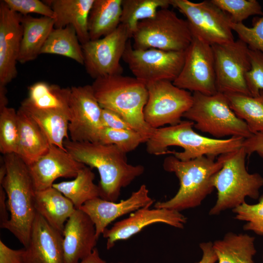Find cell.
Instances as JSON below:
<instances>
[{"instance_id": "obj_1", "label": "cell", "mask_w": 263, "mask_h": 263, "mask_svg": "<svg viewBox=\"0 0 263 263\" xmlns=\"http://www.w3.org/2000/svg\"><path fill=\"white\" fill-rule=\"evenodd\" d=\"M64 147L76 161L97 169L99 197L117 202L121 189L127 187L145 171L143 165L128 163L126 153L114 145L99 142H75L65 139Z\"/></svg>"}, {"instance_id": "obj_2", "label": "cell", "mask_w": 263, "mask_h": 263, "mask_svg": "<svg viewBox=\"0 0 263 263\" xmlns=\"http://www.w3.org/2000/svg\"><path fill=\"white\" fill-rule=\"evenodd\" d=\"M194 123L187 120L179 124L155 129L146 143L150 154H172L182 161L206 156L215 159L218 156L236 150L242 147L244 138H212L193 130Z\"/></svg>"}, {"instance_id": "obj_3", "label": "cell", "mask_w": 263, "mask_h": 263, "mask_svg": "<svg viewBox=\"0 0 263 263\" xmlns=\"http://www.w3.org/2000/svg\"><path fill=\"white\" fill-rule=\"evenodd\" d=\"M91 86L101 107L118 114L146 143L155 129L144 117L148 98L146 85L134 77L122 74L96 78Z\"/></svg>"}, {"instance_id": "obj_4", "label": "cell", "mask_w": 263, "mask_h": 263, "mask_svg": "<svg viewBox=\"0 0 263 263\" xmlns=\"http://www.w3.org/2000/svg\"><path fill=\"white\" fill-rule=\"evenodd\" d=\"M226 154L220 155L217 160L206 156L188 161L180 160L174 155L166 157L163 169L175 174L180 187L173 197L155 203L154 207L180 212L200 206L214 189L213 177L222 168Z\"/></svg>"}, {"instance_id": "obj_5", "label": "cell", "mask_w": 263, "mask_h": 263, "mask_svg": "<svg viewBox=\"0 0 263 263\" xmlns=\"http://www.w3.org/2000/svg\"><path fill=\"white\" fill-rule=\"evenodd\" d=\"M6 174L0 185L7 195L9 219L0 227L12 233L26 248L37 213L36 191L28 166L16 153L3 155Z\"/></svg>"}, {"instance_id": "obj_6", "label": "cell", "mask_w": 263, "mask_h": 263, "mask_svg": "<svg viewBox=\"0 0 263 263\" xmlns=\"http://www.w3.org/2000/svg\"><path fill=\"white\" fill-rule=\"evenodd\" d=\"M247 154L243 147L226 154L222 168L214 175L212 184L217 190V199L209 214L218 215L233 209L246 202V197L259 198L263 186V177L258 173H249L245 165Z\"/></svg>"}, {"instance_id": "obj_7", "label": "cell", "mask_w": 263, "mask_h": 263, "mask_svg": "<svg viewBox=\"0 0 263 263\" xmlns=\"http://www.w3.org/2000/svg\"><path fill=\"white\" fill-rule=\"evenodd\" d=\"M192 97V104L183 117L192 121L196 130L216 139L226 136L246 139L253 134L231 109L224 94L209 95L193 92Z\"/></svg>"}, {"instance_id": "obj_8", "label": "cell", "mask_w": 263, "mask_h": 263, "mask_svg": "<svg viewBox=\"0 0 263 263\" xmlns=\"http://www.w3.org/2000/svg\"><path fill=\"white\" fill-rule=\"evenodd\" d=\"M132 38L136 49L184 51L193 37L187 20L168 8H162L153 18L140 21Z\"/></svg>"}, {"instance_id": "obj_9", "label": "cell", "mask_w": 263, "mask_h": 263, "mask_svg": "<svg viewBox=\"0 0 263 263\" xmlns=\"http://www.w3.org/2000/svg\"><path fill=\"white\" fill-rule=\"evenodd\" d=\"M171 5L186 17L193 38L211 46L235 40L229 16L211 0H171Z\"/></svg>"}, {"instance_id": "obj_10", "label": "cell", "mask_w": 263, "mask_h": 263, "mask_svg": "<svg viewBox=\"0 0 263 263\" xmlns=\"http://www.w3.org/2000/svg\"><path fill=\"white\" fill-rule=\"evenodd\" d=\"M146 86L148 98L143 112L146 122L153 129L181 122L192 104V94L169 80L152 82Z\"/></svg>"}, {"instance_id": "obj_11", "label": "cell", "mask_w": 263, "mask_h": 263, "mask_svg": "<svg viewBox=\"0 0 263 263\" xmlns=\"http://www.w3.org/2000/svg\"><path fill=\"white\" fill-rule=\"evenodd\" d=\"M184 51H167L150 48L136 49L129 40L122 59L137 79L146 85L150 83L169 80L173 82L183 66Z\"/></svg>"}, {"instance_id": "obj_12", "label": "cell", "mask_w": 263, "mask_h": 263, "mask_svg": "<svg viewBox=\"0 0 263 263\" xmlns=\"http://www.w3.org/2000/svg\"><path fill=\"white\" fill-rule=\"evenodd\" d=\"M211 47L218 92L251 95L245 81V75L251 68L247 45L238 39Z\"/></svg>"}, {"instance_id": "obj_13", "label": "cell", "mask_w": 263, "mask_h": 263, "mask_svg": "<svg viewBox=\"0 0 263 263\" xmlns=\"http://www.w3.org/2000/svg\"><path fill=\"white\" fill-rule=\"evenodd\" d=\"M130 38L126 27L120 24L108 35L81 45L87 73L94 79L122 75L120 60Z\"/></svg>"}, {"instance_id": "obj_14", "label": "cell", "mask_w": 263, "mask_h": 263, "mask_svg": "<svg viewBox=\"0 0 263 263\" xmlns=\"http://www.w3.org/2000/svg\"><path fill=\"white\" fill-rule=\"evenodd\" d=\"M172 82L176 87L193 93L209 95L216 94L218 91L211 46L193 38L186 50L182 69Z\"/></svg>"}, {"instance_id": "obj_15", "label": "cell", "mask_w": 263, "mask_h": 263, "mask_svg": "<svg viewBox=\"0 0 263 263\" xmlns=\"http://www.w3.org/2000/svg\"><path fill=\"white\" fill-rule=\"evenodd\" d=\"M69 110L70 139L75 142H99L104 128L101 118L102 108L91 85L71 87Z\"/></svg>"}, {"instance_id": "obj_16", "label": "cell", "mask_w": 263, "mask_h": 263, "mask_svg": "<svg viewBox=\"0 0 263 263\" xmlns=\"http://www.w3.org/2000/svg\"><path fill=\"white\" fill-rule=\"evenodd\" d=\"M187 222V218L179 211L164 208L150 209L147 206L115 223L110 228H107L102 235L107 239L106 248L109 250L117 242L128 239L152 224L163 223L183 229Z\"/></svg>"}, {"instance_id": "obj_17", "label": "cell", "mask_w": 263, "mask_h": 263, "mask_svg": "<svg viewBox=\"0 0 263 263\" xmlns=\"http://www.w3.org/2000/svg\"><path fill=\"white\" fill-rule=\"evenodd\" d=\"M21 15L0 1V85L6 86L18 75L16 64L22 36Z\"/></svg>"}, {"instance_id": "obj_18", "label": "cell", "mask_w": 263, "mask_h": 263, "mask_svg": "<svg viewBox=\"0 0 263 263\" xmlns=\"http://www.w3.org/2000/svg\"><path fill=\"white\" fill-rule=\"evenodd\" d=\"M153 202L149 195L147 186L143 184L129 198L119 202L97 197L87 202L79 209L87 214L94 224L98 239L112 222L141 208L150 207Z\"/></svg>"}, {"instance_id": "obj_19", "label": "cell", "mask_w": 263, "mask_h": 263, "mask_svg": "<svg viewBox=\"0 0 263 263\" xmlns=\"http://www.w3.org/2000/svg\"><path fill=\"white\" fill-rule=\"evenodd\" d=\"M28 166L35 190L38 191L52 187L59 178H75L86 166L66 150L51 145L46 153Z\"/></svg>"}, {"instance_id": "obj_20", "label": "cell", "mask_w": 263, "mask_h": 263, "mask_svg": "<svg viewBox=\"0 0 263 263\" xmlns=\"http://www.w3.org/2000/svg\"><path fill=\"white\" fill-rule=\"evenodd\" d=\"M23 263H64L62 234L37 212Z\"/></svg>"}, {"instance_id": "obj_21", "label": "cell", "mask_w": 263, "mask_h": 263, "mask_svg": "<svg viewBox=\"0 0 263 263\" xmlns=\"http://www.w3.org/2000/svg\"><path fill=\"white\" fill-rule=\"evenodd\" d=\"M62 235L64 263H79L92 252L98 240L94 224L80 209L67 220Z\"/></svg>"}, {"instance_id": "obj_22", "label": "cell", "mask_w": 263, "mask_h": 263, "mask_svg": "<svg viewBox=\"0 0 263 263\" xmlns=\"http://www.w3.org/2000/svg\"><path fill=\"white\" fill-rule=\"evenodd\" d=\"M94 0H46L55 14V28L73 26L81 45L90 39L89 14Z\"/></svg>"}, {"instance_id": "obj_23", "label": "cell", "mask_w": 263, "mask_h": 263, "mask_svg": "<svg viewBox=\"0 0 263 263\" xmlns=\"http://www.w3.org/2000/svg\"><path fill=\"white\" fill-rule=\"evenodd\" d=\"M22 36L18 62L24 64L36 59L51 32L54 19L41 16H22Z\"/></svg>"}, {"instance_id": "obj_24", "label": "cell", "mask_w": 263, "mask_h": 263, "mask_svg": "<svg viewBox=\"0 0 263 263\" xmlns=\"http://www.w3.org/2000/svg\"><path fill=\"white\" fill-rule=\"evenodd\" d=\"M17 115L19 140L16 154L29 166L46 153L51 144L37 124L20 108Z\"/></svg>"}, {"instance_id": "obj_25", "label": "cell", "mask_w": 263, "mask_h": 263, "mask_svg": "<svg viewBox=\"0 0 263 263\" xmlns=\"http://www.w3.org/2000/svg\"><path fill=\"white\" fill-rule=\"evenodd\" d=\"M36 211L62 234L65 223L76 208L73 203L53 187L36 191Z\"/></svg>"}, {"instance_id": "obj_26", "label": "cell", "mask_w": 263, "mask_h": 263, "mask_svg": "<svg viewBox=\"0 0 263 263\" xmlns=\"http://www.w3.org/2000/svg\"><path fill=\"white\" fill-rule=\"evenodd\" d=\"M218 263H255V238L245 233L228 232L212 243Z\"/></svg>"}, {"instance_id": "obj_27", "label": "cell", "mask_w": 263, "mask_h": 263, "mask_svg": "<svg viewBox=\"0 0 263 263\" xmlns=\"http://www.w3.org/2000/svg\"><path fill=\"white\" fill-rule=\"evenodd\" d=\"M70 94L71 87L38 81L28 87V96L24 100L36 108L61 113L70 117Z\"/></svg>"}, {"instance_id": "obj_28", "label": "cell", "mask_w": 263, "mask_h": 263, "mask_svg": "<svg viewBox=\"0 0 263 263\" xmlns=\"http://www.w3.org/2000/svg\"><path fill=\"white\" fill-rule=\"evenodd\" d=\"M39 127L51 145L66 150L64 141L69 139V116L51 111L38 109L23 100L19 107Z\"/></svg>"}, {"instance_id": "obj_29", "label": "cell", "mask_w": 263, "mask_h": 263, "mask_svg": "<svg viewBox=\"0 0 263 263\" xmlns=\"http://www.w3.org/2000/svg\"><path fill=\"white\" fill-rule=\"evenodd\" d=\"M122 0H94L88 19L90 39L96 40L116 30L120 24Z\"/></svg>"}, {"instance_id": "obj_30", "label": "cell", "mask_w": 263, "mask_h": 263, "mask_svg": "<svg viewBox=\"0 0 263 263\" xmlns=\"http://www.w3.org/2000/svg\"><path fill=\"white\" fill-rule=\"evenodd\" d=\"M94 178L92 169L86 166L74 180L54 183L52 187L68 198L76 209H79L87 202L99 197V188L94 183Z\"/></svg>"}, {"instance_id": "obj_31", "label": "cell", "mask_w": 263, "mask_h": 263, "mask_svg": "<svg viewBox=\"0 0 263 263\" xmlns=\"http://www.w3.org/2000/svg\"><path fill=\"white\" fill-rule=\"evenodd\" d=\"M229 105L241 119L247 124L252 134L263 132V90L256 96L225 93Z\"/></svg>"}, {"instance_id": "obj_32", "label": "cell", "mask_w": 263, "mask_h": 263, "mask_svg": "<svg viewBox=\"0 0 263 263\" xmlns=\"http://www.w3.org/2000/svg\"><path fill=\"white\" fill-rule=\"evenodd\" d=\"M53 54L70 58L83 65L82 45L75 28L69 25L55 28L50 33L40 54Z\"/></svg>"}, {"instance_id": "obj_33", "label": "cell", "mask_w": 263, "mask_h": 263, "mask_svg": "<svg viewBox=\"0 0 263 263\" xmlns=\"http://www.w3.org/2000/svg\"><path fill=\"white\" fill-rule=\"evenodd\" d=\"M169 5L171 0H122L120 24L131 38L140 21L153 18L159 9Z\"/></svg>"}, {"instance_id": "obj_34", "label": "cell", "mask_w": 263, "mask_h": 263, "mask_svg": "<svg viewBox=\"0 0 263 263\" xmlns=\"http://www.w3.org/2000/svg\"><path fill=\"white\" fill-rule=\"evenodd\" d=\"M19 140L17 111L12 107L0 109V151L3 155L17 153Z\"/></svg>"}, {"instance_id": "obj_35", "label": "cell", "mask_w": 263, "mask_h": 263, "mask_svg": "<svg viewBox=\"0 0 263 263\" xmlns=\"http://www.w3.org/2000/svg\"><path fill=\"white\" fill-rule=\"evenodd\" d=\"M228 14L234 23H243L248 17L263 15L262 7L256 0H211Z\"/></svg>"}, {"instance_id": "obj_36", "label": "cell", "mask_w": 263, "mask_h": 263, "mask_svg": "<svg viewBox=\"0 0 263 263\" xmlns=\"http://www.w3.org/2000/svg\"><path fill=\"white\" fill-rule=\"evenodd\" d=\"M99 142L114 145L127 154L145 141L142 135L133 130L104 128L100 133Z\"/></svg>"}, {"instance_id": "obj_37", "label": "cell", "mask_w": 263, "mask_h": 263, "mask_svg": "<svg viewBox=\"0 0 263 263\" xmlns=\"http://www.w3.org/2000/svg\"><path fill=\"white\" fill-rule=\"evenodd\" d=\"M232 210L235 214L234 219L246 222L243 225L244 230L263 235V193L257 204L245 202Z\"/></svg>"}, {"instance_id": "obj_38", "label": "cell", "mask_w": 263, "mask_h": 263, "mask_svg": "<svg viewBox=\"0 0 263 263\" xmlns=\"http://www.w3.org/2000/svg\"><path fill=\"white\" fill-rule=\"evenodd\" d=\"M232 30L238 35L239 39L246 43L251 50L263 54V15L255 17L252 20V27H248L243 23L231 22Z\"/></svg>"}, {"instance_id": "obj_39", "label": "cell", "mask_w": 263, "mask_h": 263, "mask_svg": "<svg viewBox=\"0 0 263 263\" xmlns=\"http://www.w3.org/2000/svg\"><path fill=\"white\" fill-rule=\"evenodd\" d=\"M251 68L245 75L248 90L252 96L259 94L263 90V54L249 49Z\"/></svg>"}, {"instance_id": "obj_40", "label": "cell", "mask_w": 263, "mask_h": 263, "mask_svg": "<svg viewBox=\"0 0 263 263\" xmlns=\"http://www.w3.org/2000/svg\"><path fill=\"white\" fill-rule=\"evenodd\" d=\"M13 11L22 16L37 14L55 19L54 13L50 6L39 0H3Z\"/></svg>"}, {"instance_id": "obj_41", "label": "cell", "mask_w": 263, "mask_h": 263, "mask_svg": "<svg viewBox=\"0 0 263 263\" xmlns=\"http://www.w3.org/2000/svg\"><path fill=\"white\" fill-rule=\"evenodd\" d=\"M101 118L103 126L104 128L113 129L133 130L131 126L120 116L110 110L102 109Z\"/></svg>"}, {"instance_id": "obj_42", "label": "cell", "mask_w": 263, "mask_h": 263, "mask_svg": "<svg viewBox=\"0 0 263 263\" xmlns=\"http://www.w3.org/2000/svg\"><path fill=\"white\" fill-rule=\"evenodd\" d=\"M25 248L13 249L0 240V263H23Z\"/></svg>"}, {"instance_id": "obj_43", "label": "cell", "mask_w": 263, "mask_h": 263, "mask_svg": "<svg viewBox=\"0 0 263 263\" xmlns=\"http://www.w3.org/2000/svg\"><path fill=\"white\" fill-rule=\"evenodd\" d=\"M242 147L247 155L256 153L263 158V132L253 134L250 137L244 139Z\"/></svg>"}, {"instance_id": "obj_44", "label": "cell", "mask_w": 263, "mask_h": 263, "mask_svg": "<svg viewBox=\"0 0 263 263\" xmlns=\"http://www.w3.org/2000/svg\"><path fill=\"white\" fill-rule=\"evenodd\" d=\"M202 252L201 260L195 263H215L217 262V256L213 250L212 242H202L199 244Z\"/></svg>"}, {"instance_id": "obj_45", "label": "cell", "mask_w": 263, "mask_h": 263, "mask_svg": "<svg viewBox=\"0 0 263 263\" xmlns=\"http://www.w3.org/2000/svg\"><path fill=\"white\" fill-rule=\"evenodd\" d=\"M7 195L1 186L0 185V225L9 219L7 212Z\"/></svg>"}, {"instance_id": "obj_46", "label": "cell", "mask_w": 263, "mask_h": 263, "mask_svg": "<svg viewBox=\"0 0 263 263\" xmlns=\"http://www.w3.org/2000/svg\"><path fill=\"white\" fill-rule=\"evenodd\" d=\"M79 263H107L100 257L98 250L95 247L92 252L87 257L82 260Z\"/></svg>"}, {"instance_id": "obj_47", "label": "cell", "mask_w": 263, "mask_h": 263, "mask_svg": "<svg viewBox=\"0 0 263 263\" xmlns=\"http://www.w3.org/2000/svg\"><path fill=\"white\" fill-rule=\"evenodd\" d=\"M7 92L6 86L0 85V109L7 106Z\"/></svg>"}, {"instance_id": "obj_48", "label": "cell", "mask_w": 263, "mask_h": 263, "mask_svg": "<svg viewBox=\"0 0 263 263\" xmlns=\"http://www.w3.org/2000/svg\"><path fill=\"white\" fill-rule=\"evenodd\" d=\"M6 174V168L2 157L0 167V183H1Z\"/></svg>"}, {"instance_id": "obj_49", "label": "cell", "mask_w": 263, "mask_h": 263, "mask_svg": "<svg viewBox=\"0 0 263 263\" xmlns=\"http://www.w3.org/2000/svg\"></svg>"}]
</instances>
